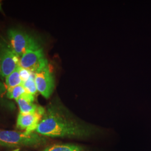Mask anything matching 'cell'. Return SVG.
<instances>
[{
	"mask_svg": "<svg viewBox=\"0 0 151 151\" xmlns=\"http://www.w3.org/2000/svg\"><path fill=\"white\" fill-rule=\"evenodd\" d=\"M35 132L45 137L88 139L100 134L101 130L78 118L57 97L45 108Z\"/></svg>",
	"mask_w": 151,
	"mask_h": 151,
	"instance_id": "obj_1",
	"label": "cell"
},
{
	"mask_svg": "<svg viewBox=\"0 0 151 151\" xmlns=\"http://www.w3.org/2000/svg\"><path fill=\"white\" fill-rule=\"evenodd\" d=\"M48 139L37 133L30 134L24 131L0 130V146L20 148L22 147H39L46 145Z\"/></svg>",
	"mask_w": 151,
	"mask_h": 151,
	"instance_id": "obj_2",
	"label": "cell"
},
{
	"mask_svg": "<svg viewBox=\"0 0 151 151\" xmlns=\"http://www.w3.org/2000/svg\"><path fill=\"white\" fill-rule=\"evenodd\" d=\"M7 36L9 45L19 58L28 49L40 43L32 35L17 28L10 29L7 32Z\"/></svg>",
	"mask_w": 151,
	"mask_h": 151,
	"instance_id": "obj_3",
	"label": "cell"
},
{
	"mask_svg": "<svg viewBox=\"0 0 151 151\" xmlns=\"http://www.w3.org/2000/svg\"><path fill=\"white\" fill-rule=\"evenodd\" d=\"M19 66L35 73L38 70L48 65L41 44L28 49L19 58Z\"/></svg>",
	"mask_w": 151,
	"mask_h": 151,
	"instance_id": "obj_4",
	"label": "cell"
},
{
	"mask_svg": "<svg viewBox=\"0 0 151 151\" xmlns=\"http://www.w3.org/2000/svg\"><path fill=\"white\" fill-rule=\"evenodd\" d=\"M19 57L9 44L0 42V78H5L19 66Z\"/></svg>",
	"mask_w": 151,
	"mask_h": 151,
	"instance_id": "obj_5",
	"label": "cell"
},
{
	"mask_svg": "<svg viewBox=\"0 0 151 151\" xmlns=\"http://www.w3.org/2000/svg\"><path fill=\"white\" fill-rule=\"evenodd\" d=\"M37 88L44 98L49 99L52 95L55 87L54 75L49 65H47L34 73Z\"/></svg>",
	"mask_w": 151,
	"mask_h": 151,
	"instance_id": "obj_6",
	"label": "cell"
},
{
	"mask_svg": "<svg viewBox=\"0 0 151 151\" xmlns=\"http://www.w3.org/2000/svg\"><path fill=\"white\" fill-rule=\"evenodd\" d=\"M45 113V108L40 106L37 111L34 113H19L16 120V128L24 130L27 134L35 132Z\"/></svg>",
	"mask_w": 151,
	"mask_h": 151,
	"instance_id": "obj_7",
	"label": "cell"
},
{
	"mask_svg": "<svg viewBox=\"0 0 151 151\" xmlns=\"http://www.w3.org/2000/svg\"><path fill=\"white\" fill-rule=\"evenodd\" d=\"M18 104L20 113L24 114L34 113L38 111L40 105L34 103L35 96L25 92L16 100Z\"/></svg>",
	"mask_w": 151,
	"mask_h": 151,
	"instance_id": "obj_8",
	"label": "cell"
},
{
	"mask_svg": "<svg viewBox=\"0 0 151 151\" xmlns=\"http://www.w3.org/2000/svg\"><path fill=\"white\" fill-rule=\"evenodd\" d=\"M42 151H92L83 146L73 143H58L45 147Z\"/></svg>",
	"mask_w": 151,
	"mask_h": 151,
	"instance_id": "obj_9",
	"label": "cell"
},
{
	"mask_svg": "<svg viewBox=\"0 0 151 151\" xmlns=\"http://www.w3.org/2000/svg\"><path fill=\"white\" fill-rule=\"evenodd\" d=\"M5 83L6 86L7 88L14 87L22 85V81L19 72V66L10 75L6 77Z\"/></svg>",
	"mask_w": 151,
	"mask_h": 151,
	"instance_id": "obj_10",
	"label": "cell"
},
{
	"mask_svg": "<svg viewBox=\"0 0 151 151\" xmlns=\"http://www.w3.org/2000/svg\"><path fill=\"white\" fill-rule=\"evenodd\" d=\"M26 92L22 85L10 88H7L6 97L9 99H15V100L20 97Z\"/></svg>",
	"mask_w": 151,
	"mask_h": 151,
	"instance_id": "obj_11",
	"label": "cell"
},
{
	"mask_svg": "<svg viewBox=\"0 0 151 151\" xmlns=\"http://www.w3.org/2000/svg\"><path fill=\"white\" fill-rule=\"evenodd\" d=\"M22 85L27 92H28L34 96L37 94L38 90L35 82L34 73H33L27 80L23 82Z\"/></svg>",
	"mask_w": 151,
	"mask_h": 151,
	"instance_id": "obj_12",
	"label": "cell"
},
{
	"mask_svg": "<svg viewBox=\"0 0 151 151\" xmlns=\"http://www.w3.org/2000/svg\"><path fill=\"white\" fill-rule=\"evenodd\" d=\"M19 72H20L21 78L22 81V83L27 80L30 78V77L33 74V73H32L31 71L25 68H22L20 66H19Z\"/></svg>",
	"mask_w": 151,
	"mask_h": 151,
	"instance_id": "obj_13",
	"label": "cell"
},
{
	"mask_svg": "<svg viewBox=\"0 0 151 151\" xmlns=\"http://www.w3.org/2000/svg\"><path fill=\"white\" fill-rule=\"evenodd\" d=\"M6 86V85H4L3 83L0 82V100H2L4 95L6 94L7 88Z\"/></svg>",
	"mask_w": 151,
	"mask_h": 151,
	"instance_id": "obj_14",
	"label": "cell"
},
{
	"mask_svg": "<svg viewBox=\"0 0 151 151\" xmlns=\"http://www.w3.org/2000/svg\"><path fill=\"white\" fill-rule=\"evenodd\" d=\"M20 150V148H15V149H14V150H13L12 151H19Z\"/></svg>",
	"mask_w": 151,
	"mask_h": 151,
	"instance_id": "obj_15",
	"label": "cell"
},
{
	"mask_svg": "<svg viewBox=\"0 0 151 151\" xmlns=\"http://www.w3.org/2000/svg\"><path fill=\"white\" fill-rule=\"evenodd\" d=\"M0 11H2V8H1V3H0Z\"/></svg>",
	"mask_w": 151,
	"mask_h": 151,
	"instance_id": "obj_16",
	"label": "cell"
}]
</instances>
